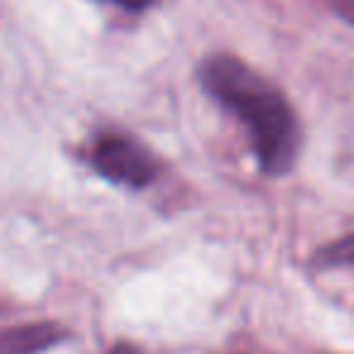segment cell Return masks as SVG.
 Listing matches in <instances>:
<instances>
[{
	"label": "cell",
	"instance_id": "cell-1",
	"mask_svg": "<svg viewBox=\"0 0 354 354\" xmlns=\"http://www.w3.org/2000/svg\"><path fill=\"white\" fill-rule=\"evenodd\" d=\"M199 85L245 127L257 165L281 177L296 165L304 133L286 95L233 54H212L199 64Z\"/></svg>",
	"mask_w": 354,
	"mask_h": 354
},
{
	"label": "cell",
	"instance_id": "cell-2",
	"mask_svg": "<svg viewBox=\"0 0 354 354\" xmlns=\"http://www.w3.org/2000/svg\"><path fill=\"white\" fill-rule=\"evenodd\" d=\"M93 170L119 187L143 189L158 177V160L141 141L127 133H102L88 156Z\"/></svg>",
	"mask_w": 354,
	"mask_h": 354
},
{
	"label": "cell",
	"instance_id": "cell-3",
	"mask_svg": "<svg viewBox=\"0 0 354 354\" xmlns=\"http://www.w3.org/2000/svg\"><path fill=\"white\" fill-rule=\"evenodd\" d=\"M66 339L59 323H27L0 330V354H44Z\"/></svg>",
	"mask_w": 354,
	"mask_h": 354
},
{
	"label": "cell",
	"instance_id": "cell-4",
	"mask_svg": "<svg viewBox=\"0 0 354 354\" xmlns=\"http://www.w3.org/2000/svg\"><path fill=\"white\" fill-rule=\"evenodd\" d=\"M313 265L318 270H330V267H347L354 265V233L339 238L335 243H328L325 248H320L313 257Z\"/></svg>",
	"mask_w": 354,
	"mask_h": 354
},
{
	"label": "cell",
	"instance_id": "cell-5",
	"mask_svg": "<svg viewBox=\"0 0 354 354\" xmlns=\"http://www.w3.org/2000/svg\"><path fill=\"white\" fill-rule=\"evenodd\" d=\"M107 3H112V6L122 8V10H129V12H143L151 6H156L158 0H107Z\"/></svg>",
	"mask_w": 354,
	"mask_h": 354
},
{
	"label": "cell",
	"instance_id": "cell-6",
	"mask_svg": "<svg viewBox=\"0 0 354 354\" xmlns=\"http://www.w3.org/2000/svg\"><path fill=\"white\" fill-rule=\"evenodd\" d=\"M335 10H337V15L342 17L347 25L354 27V0H333Z\"/></svg>",
	"mask_w": 354,
	"mask_h": 354
},
{
	"label": "cell",
	"instance_id": "cell-7",
	"mask_svg": "<svg viewBox=\"0 0 354 354\" xmlns=\"http://www.w3.org/2000/svg\"><path fill=\"white\" fill-rule=\"evenodd\" d=\"M104 354H141V349L133 347V344H114L112 349H107Z\"/></svg>",
	"mask_w": 354,
	"mask_h": 354
}]
</instances>
